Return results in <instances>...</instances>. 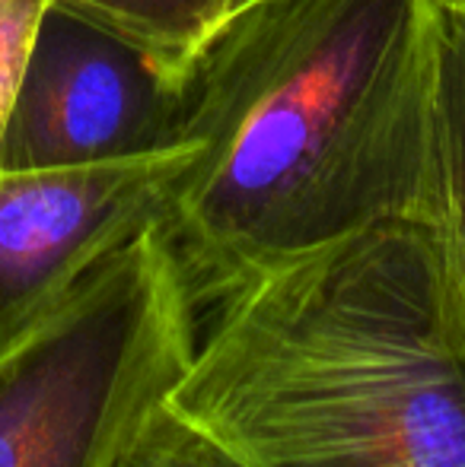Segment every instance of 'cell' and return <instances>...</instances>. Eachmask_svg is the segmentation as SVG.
<instances>
[{
	"label": "cell",
	"instance_id": "cell-5",
	"mask_svg": "<svg viewBox=\"0 0 465 467\" xmlns=\"http://www.w3.org/2000/svg\"><path fill=\"white\" fill-rule=\"evenodd\" d=\"M185 147L83 166L0 172V344L90 267L166 220Z\"/></svg>",
	"mask_w": 465,
	"mask_h": 467
},
{
	"label": "cell",
	"instance_id": "cell-11",
	"mask_svg": "<svg viewBox=\"0 0 465 467\" xmlns=\"http://www.w3.org/2000/svg\"><path fill=\"white\" fill-rule=\"evenodd\" d=\"M236 4H242V0H233V6H236Z\"/></svg>",
	"mask_w": 465,
	"mask_h": 467
},
{
	"label": "cell",
	"instance_id": "cell-6",
	"mask_svg": "<svg viewBox=\"0 0 465 467\" xmlns=\"http://www.w3.org/2000/svg\"><path fill=\"white\" fill-rule=\"evenodd\" d=\"M430 226L465 296V10L428 0Z\"/></svg>",
	"mask_w": 465,
	"mask_h": 467
},
{
	"label": "cell",
	"instance_id": "cell-10",
	"mask_svg": "<svg viewBox=\"0 0 465 467\" xmlns=\"http://www.w3.org/2000/svg\"><path fill=\"white\" fill-rule=\"evenodd\" d=\"M434 4H447V6H460V10H465V0H434Z\"/></svg>",
	"mask_w": 465,
	"mask_h": 467
},
{
	"label": "cell",
	"instance_id": "cell-1",
	"mask_svg": "<svg viewBox=\"0 0 465 467\" xmlns=\"http://www.w3.org/2000/svg\"><path fill=\"white\" fill-rule=\"evenodd\" d=\"M428 0H242L169 80L163 220L205 312L386 220L430 223Z\"/></svg>",
	"mask_w": 465,
	"mask_h": 467
},
{
	"label": "cell",
	"instance_id": "cell-4",
	"mask_svg": "<svg viewBox=\"0 0 465 467\" xmlns=\"http://www.w3.org/2000/svg\"><path fill=\"white\" fill-rule=\"evenodd\" d=\"M166 150L173 93L160 67L112 29L48 4L0 137V172Z\"/></svg>",
	"mask_w": 465,
	"mask_h": 467
},
{
	"label": "cell",
	"instance_id": "cell-9",
	"mask_svg": "<svg viewBox=\"0 0 465 467\" xmlns=\"http://www.w3.org/2000/svg\"><path fill=\"white\" fill-rule=\"evenodd\" d=\"M48 4L51 0H0V137Z\"/></svg>",
	"mask_w": 465,
	"mask_h": 467
},
{
	"label": "cell",
	"instance_id": "cell-2",
	"mask_svg": "<svg viewBox=\"0 0 465 467\" xmlns=\"http://www.w3.org/2000/svg\"><path fill=\"white\" fill-rule=\"evenodd\" d=\"M207 308L166 404L242 462L465 467V296L430 223H373Z\"/></svg>",
	"mask_w": 465,
	"mask_h": 467
},
{
	"label": "cell",
	"instance_id": "cell-3",
	"mask_svg": "<svg viewBox=\"0 0 465 467\" xmlns=\"http://www.w3.org/2000/svg\"><path fill=\"white\" fill-rule=\"evenodd\" d=\"M198 334L201 306L160 220L0 344V467H118Z\"/></svg>",
	"mask_w": 465,
	"mask_h": 467
},
{
	"label": "cell",
	"instance_id": "cell-8",
	"mask_svg": "<svg viewBox=\"0 0 465 467\" xmlns=\"http://www.w3.org/2000/svg\"><path fill=\"white\" fill-rule=\"evenodd\" d=\"M118 467H252L169 404L156 407Z\"/></svg>",
	"mask_w": 465,
	"mask_h": 467
},
{
	"label": "cell",
	"instance_id": "cell-7",
	"mask_svg": "<svg viewBox=\"0 0 465 467\" xmlns=\"http://www.w3.org/2000/svg\"><path fill=\"white\" fill-rule=\"evenodd\" d=\"M128 38L160 67L166 80L207 36L233 0H51Z\"/></svg>",
	"mask_w": 465,
	"mask_h": 467
}]
</instances>
